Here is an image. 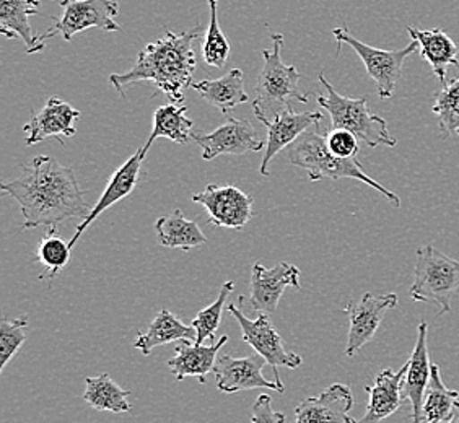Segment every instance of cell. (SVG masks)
Segmentation results:
<instances>
[{
    "mask_svg": "<svg viewBox=\"0 0 459 423\" xmlns=\"http://www.w3.org/2000/svg\"><path fill=\"white\" fill-rule=\"evenodd\" d=\"M0 189L20 205L23 229H53L72 219L85 220L91 211L74 169L48 155L22 165V173L4 181Z\"/></svg>",
    "mask_w": 459,
    "mask_h": 423,
    "instance_id": "obj_1",
    "label": "cell"
},
{
    "mask_svg": "<svg viewBox=\"0 0 459 423\" xmlns=\"http://www.w3.org/2000/svg\"><path fill=\"white\" fill-rule=\"evenodd\" d=\"M201 36L203 27L199 25L186 33L167 31L157 41L145 46L131 71L111 73L109 83L121 97H126V87L139 82H151L160 93L171 99V103H185V90L193 85L197 65L195 43L201 39Z\"/></svg>",
    "mask_w": 459,
    "mask_h": 423,
    "instance_id": "obj_2",
    "label": "cell"
},
{
    "mask_svg": "<svg viewBox=\"0 0 459 423\" xmlns=\"http://www.w3.org/2000/svg\"><path fill=\"white\" fill-rule=\"evenodd\" d=\"M287 160L293 167L305 169L313 183H319L323 179L337 181L342 177H349V179L360 181V183H365L373 189H377L396 209L401 207L399 195L380 185L377 179L368 177L359 160L339 159L336 155H333L327 149L326 135L319 133L318 129L311 127L293 142L287 149Z\"/></svg>",
    "mask_w": 459,
    "mask_h": 423,
    "instance_id": "obj_3",
    "label": "cell"
},
{
    "mask_svg": "<svg viewBox=\"0 0 459 423\" xmlns=\"http://www.w3.org/2000/svg\"><path fill=\"white\" fill-rule=\"evenodd\" d=\"M271 38L273 47L263 51L264 65L257 77L256 99L253 103L255 116L261 123L290 108L291 101H308V97L299 89L303 75L295 65H287L282 61L283 36L277 33Z\"/></svg>",
    "mask_w": 459,
    "mask_h": 423,
    "instance_id": "obj_4",
    "label": "cell"
},
{
    "mask_svg": "<svg viewBox=\"0 0 459 423\" xmlns=\"http://www.w3.org/2000/svg\"><path fill=\"white\" fill-rule=\"evenodd\" d=\"M319 82L326 90V95H319L316 99L318 105L331 116L333 129L351 131L359 137V141L365 142L371 149L380 145H398V141L389 134L386 119L371 113L367 97L347 98L339 95L325 73H319Z\"/></svg>",
    "mask_w": 459,
    "mask_h": 423,
    "instance_id": "obj_5",
    "label": "cell"
},
{
    "mask_svg": "<svg viewBox=\"0 0 459 423\" xmlns=\"http://www.w3.org/2000/svg\"><path fill=\"white\" fill-rule=\"evenodd\" d=\"M414 273L411 298L437 305L440 315L450 313L453 297L459 291V259L425 245L417 249Z\"/></svg>",
    "mask_w": 459,
    "mask_h": 423,
    "instance_id": "obj_6",
    "label": "cell"
},
{
    "mask_svg": "<svg viewBox=\"0 0 459 423\" xmlns=\"http://www.w3.org/2000/svg\"><path fill=\"white\" fill-rule=\"evenodd\" d=\"M333 35L337 41V54L341 53L342 45L351 46L353 51L359 54L367 69V73L377 83V91L381 99H389L394 95L398 80L403 75L404 61L411 54L419 53V43L414 39L406 47L398 51H385V49L365 45L360 39L351 35L344 27L334 28Z\"/></svg>",
    "mask_w": 459,
    "mask_h": 423,
    "instance_id": "obj_7",
    "label": "cell"
},
{
    "mask_svg": "<svg viewBox=\"0 0 459 423\" xmlns=\"http://www.w3.org/2000/svg\"><path fill=\"white\" fill-rule=\"evenodd\" d=\"M62 17L54 18V27L43 35H38V45L41 51L46 43L54 36L61 35L65 41L90 28H98L101 31H121L115 17L119 13V4L116 0H59Z\"/></svg>",
    "mask_w": 459,
    "mask_h": 423,
    "instance_id": "obj_8",
    "label": "cell"
},
{
    "mask_svg": "<svg viewBox=\"0 0 459 423\" xmlns=\"http://www.w3.org/2000/svg\"><path fill=\"white\" fill-rule=\"evenodd\" d=\"M229 313L238 321L243 341L247 345H251L255 349V352L264 357L267 365H271L274 368L275 381L281 383V375L277 371L279 367L289 368V370H295L301 367L303 358L297 353L289 352L283 347L282 337L275 331L271 319H269V315L259 313L256 319H249L233 303L229 305Z\"/></svg>",
    "mask_w": 459,
    "mask_h": 423,
    "instance_id": "obj_9",
    "label": "cell"
},
{
    "mask_svg": "<svg viewBox=\"0 0 459 423\" xmlns=\"http://www.w3.org/2000/svg\"><path fill=\"white\" fill-rule=\"evenodd\" d=\"M398 295H373L365 293L360 300H351L344 306V313L349 316V335L345 355L353 357L360 349L370 342L378 332L383 316L388 309L398 306Z\"/></svg>",
    "mask_w": 459,
    "mask_h": 423,
    "instance_id": "obj_10",
    "label": "cell"
},
{
    "mask_svg": "<svg viewBox=\"0 0 459 423\" xmlns=\"http://www.w3.org/2000/svg\"><path fill=\"white\" fill-rule=\"evenodd\" d=\"M193 201L201 203L211 223L221 229H243L255 215L253 195L235 186L209 185L193 195Z\"/></svg>",
    "mask_w": 459,
    "mask_h": 423,
    "instance_id": "obj_11",
    "label": "cell"
},
{
    "mask_svg": "<svg viewBox=\"0 0 459 423\" xmlns=\"http://www.w3.org/2000/svg\"><path fill=\"white\" fill-rule=\"evenodd\" d=\"M229 121L221 124L209 134H191V139L203 149V159L212 161L221 155H245L249 151H261L265 149V142L259 141L256 129L249 119L227 117Z\"/></svg>",
    "mask_w": 459,
    "mask_h": 423,
    "instance_id": "obj_12",
    "label": "cell"
},
{
    "mask_svg": "<svg viewBox=\"0 0 459 423\" xmlns=\"http://www.w3.org/2000/svg\"><path fill=\"white\" fill-rule=\"evenodd\" d=\"M267 365L264 357L259 353L233 358L230 355H221L213 367L217 389L225 394H235L251 389H271L282 394L285 388L279 381H271L263 375Z\"/></svg>",
    "mask_w": 459,
    "mask_h": 423,
    "instance_id": "obj_13",
    "label": "cell"
},
{
    "mask_svg": "<svg viewBox=\"0 0 459 423\" xmlns=\"http://www.w3.org/2000/svg\"><path fill=\"white\" fill-rule=\"evenodd\" d=\"M300 269L289 263H281L273 269H267L261 263L253 265L251 271V295L249 305L256 313L274 315L282 298L283 291L289 287L300 289Z\"/></svg>",
    "mask_w": 459,
    "mask_h": 423,
    "instance_id": "obj_14",
    "label": "cell"
},
{
    "mask_svg": "<svg viewBox=\"0 0 459 423\" xmlns=\"http://www.w3.org/2000/svg\"><path fill=\"white\" fill-rule=\"evenodd\" d=\"M323 119V115L318 111H305L295 113L290 108L283 109L273 119L263 121L267 127V141H265L264 157L261 161V175H269V163L274 160L275 155L283 149H289L293 142L300 135L307 133L311 127Z\"/></svg>",
    "mask_w": 459,
    "mask_h": 423,
    "instance_id": "obj_15",
    "label": "cell"
},
{
    "mask_svg": "<svg viewBox=\"0 0 459 423\" xmlns=\"http://www.w3.org/2000/svg\"><path fill=\"white\" fill-rule=\"evenodd\" d=\"M145 155H147V151H143V147H141L131 159L124 161L123 165L116 169L113 177H109V181H108L107 189L103 191V194L98 199V203L91 207L89 217L85 220L79 221V225L75 229V235L69 241L72 249L77 245V241L83 235V231L89 229L90 225L97 220L103 212L108 211L116 203H119V201H123L126 197L133 194L134 189L137 187L139 181H141L142 161L145 159Z\"/></svg>",
    "mask_w": 459,
    "mask_h": 423,
    "instance_id": "obj_16",
    "label": "cell"
},
{
    "mask_svg": "<svg viewBox=\"0 0 459 423\" xmlns=\"http://www.w3.org/2000/svg\"><path fill=\"white\" fill-rule=\"evenodd\" d=\"M79 117V109L72 108L67 101H62L61 98L57 97L49 98L45 108L39 111V115L31 116L30 123L23 125V131L27 134L25 143L31 147L49 137H54L61 145H65L62 137L75 135V121Z\"/></svg>",
    "mask_w": 459,
    "mask_h": 423,
    "instance_id": "obj_17",
    "label": "cell"
},
{
    "mask_svg": "<svg viewBox=\"0 0 459 423\" xmlns=\"http://www.w3.org/2000/svg\"><path fill=\"white\" fill-rule=\"evenodd\" d=\"M352 391L347 384H331L319 396L301 401L295 409V423H355Z\"/></svg>",
    "mask_w": 459,
    "mask_h": 423,
    "instance_id": "obj_18",
    "label": "cell"
},
{
    "mask_svg": "<svg viewBox=\"0 0 459 423\" xmlns=\"http://www.w3.org/2000/svg\"><path fill=\"white\" fill-rule=\"evenodd\" d=\"M429 326L427 323H420L417 326V342H415L412 355L407 362L406 378L403 384L404 399L411 402L412 409V423H424L422 420V406H424L425 391L432 378V365L429 357Z\"/></svg>",
    "mask_w": 459,
    "mask_h": 423,
    "instance_id": "obj_19",
    "label": "cell"
},
{
    "mask_svg": "<svg viewBox=\"0 0 459 423\" xmlns=\"http://www.w3.org/2000/svg\"><path fill=\"white\" fill-rule=\"evenodd\" d=\"M407 363L399 371L386 368L381 371L375 379L373 386H367L370 401L367 406V412L360 420L355 423H381L393 414H396L399 407L406 401L403 394V384L406 378Z\"/></svg>",
    "mask_w": 459,
    "mask_h": 423,
    "instance_id": "obj_20",
    "label": "cell"
},
{
    "mask_svg": "<svg viewBox=\"0 0 459 423\" xmlns=\"http://www.w3.org/2000/svg\"><path fill=\"white\" fill-rule=\"evenodd\" d=\"M229 342V335H221L215 344H191V341H183L175 349V357L169 358V371L178 381L185 378H197L205 383V376L213 371L217 363V355L221 347Z\"/></svg>",
    "mask_w": 459,
    "mask_h": 423,
    "instance_id": "obj_21",
    "label": "cell"
},
{
    "mask_svg": "<svg viewBox=\"0 0 459 423\" xmlns=\"http://www.w3.org/2000/svg\"><path fill=\"white\" fill-rule=\"evenodd\" d=\"M407 33L419 43V54L430 64L437 79L440 80L443 85H446L448 67L455 65L459 69V49L456 43L443 31L442 28L419 30V28L407 27Z\"/></svg>",
    "mask_w": 459,
    "mask_h": 423,
    "instance_id": "obj_22",
    "label": "cell"
},
{
    "mask_svg": "<svg viewBox=\"0 0 459 423\" xmlns=\"http://www.w3.org/2000/svg\"><path fill=\"white\" fill-rule=\"evenodd\" d=\"M41 0H0V33L9 39H20L25 45V53L41 51L38 38L28 18L38 13Z\"/></svg>",
    "mask_w": 459,
    "mask_h": 423,
    "instance_id": "obj_23",
    "label": "cell"
},
{
    "mask_svg": "<svg viewBox=\"0 0 459 423\" xmlns=\"http://www.w3.org/2000/svg\"><path fill=\"white\" fill-rule=\"evenodd\" d=\"M199 93V97L209 105L217 108L221 115L230 117V113L237 106L247 103V90H245V75L239 69L230 71L217 80H203L191 85Z\"/></svg>",
    "mask_w": 459,
    "mask_h": 423,
    "instance_id": "obj_24",
    "label": "cell"
},
{
    "mask_svg": "<svg viewBox=\"0 0 459 423\" xmlns=\"http://www.w3.org/2000/svg\"><path fill=\"white\" fill-rule=\"evenodd\" d=\"M177 341H195V329L185 324L179 317L175 316L169 309H161L153 317L149 329L145 332H139L134 342V349L141 350L145 357L151 355L152 350L160 345L171 344Z\"/></svg>",
    "mask_w": 459,
    "mask_h": 423,
    "instance_id": "obj_25",
    "label": "cell"
},
{
    "mask_svg": "<svg viewBox=\"0 0 459 423\" xmlns=\"http://www.w3.org/2000/svg\"><path fill=\"white\" fill-rule=\"evenodd\" d=\"M155 231L160 245L169 249L189 251L193 247L205 246L209 243L199 223L186 219L179 209L169 215L160 217L155 221Z\"/></svg>",
    "mask_w": 459,
    "mask_h": 423,
    "instance_id": "obj_26",
    "label": "cell"
},
{
    "mask_svg": "<svg viewBox=\"0 0 459 423\" xmlns=\"http://www.w3.org/2000/svg\"><path fill=\"white\" fill-rule=\"evenodd\" d=\"M187 106L169 103V105L160 106L153 113V125L149 141L145 143L143 151H151L153 142L165 137L169 141L177 142L179 145H187L191 139V134L195 129V123L186 116Z\"/></svg>",
    "mask_w": 459,
    "mask_h": 423,
    "instance_id": "obj_27",
    "label": "cell"
},
{
    "mask_svg": "<svg viewBox=\"0 0 459 423\" xmlns=\"http://www.w3.org/2000/svg\"><path fill=\"white\" fill-rule=\"evenodd\" d=\"M129 394L131 391L121 388L108 373H101L98 376H89L85 379L83 401L101 412H113V414L131 412L133 406L127 401Z\"/></svg>",
    "mask_w": 459,
    "mask_h": 423,
    "instance_id": "obj_28",
    "label": "cell"
},
{
    "mask_svg": "<svg viewBox=\"0 0 459 423\" xmlns=\"http://www.w3.org/2000/svg\"><path fill=\"white\" fill-rule=\"evenodd\" d=\"M459 401V391L448 389L443 383L442 373L437 363L432 365V378L425 391L422 420L424 423H445L451 419Z\"/></svg>",
    "mask_w": 459,
    "mask_h": 423,
    "instance_id": "obj_29",
    "label": "cell"
},
{
    "mask_svg": "<svg viewBox=\"0 0 459 423\" xmlns=\"http://www.w3.org/2000/svg\"><path fill=\"white\" fill-rule=\"evenodd\" d=\"M72 247L69 243H65L59 237V231L56 227L48 229L45 237L39 239L38 246H36V255L33 257L35 263L45 267L46 273L41 275L39 279H48L49 282H53L57 277V273L61 272L65 265L71 261Z\"/></svg>",
    "mask_w": 459,
    "mask_h": 423,
    "instance_id": "obj_30",
    "label": "cell"
},
{
    "mask_svg": "<svg viewBox=\"0 0 459 423\" xmlns=\"http://www.w3.org/2000/svg\"><path fill=\"white\" fill-rule=\"evenodd\" d=\"M209 4V27L207 33L204 36L203 41V57L204 62L215 69L225 67L229 61L231 47H230L227 36L221 31V23H219V0H207Z\"/></svg>",
    "mask_w": 459,
    "mask_h": 423,
    "instance_id": "obj_31",
    "label": "cell"
},
{
    "mask_svg": "<svg viewBox=\"0 0 459 423\" xmlns=\"http://www.w3.org/2000/svg\"><path fill=\"white\" fill-rule=\"evenodd\" d=\"M233 290H235L233 281L223 283L217 300L213 301L212 305H209L207 308L201 309L197 313V316L193 319L191 326L195 329V344H205L207 341L212 342L215 339L217 331L221 327V316H223V305Z\"/></svg>",
    "mask_w": 459,
    "mask_h": 423,
    "instance_id": "obj_32",
    "label": "cell"
},
{
    "mask_svg": "<svg viewBox=\"0 0 459 423\" xmlns=\"http://www.w3.org/2000/svg\"><path fill=\"white\" fill-rule=\"evenodd\" d=\"M432 111L445 137L459 135V79L448 82L433 98Z\"/></svg>",
    "mask_w": 459,
    "mask_h": 423,
    "instance_id": "obj_33",
    "label": "cell"
},
{
    "mask_svg": "<svg viewBox=\"0 0 459 423\" xmlns=\"http://www.w3.org/2000/svg\"><path fill=\"white\" fill-rule=\"evenodd\" d=\"M27 316H18L12 321L5 317L0 321V373H4L10 360L17 357L20 349L27 342Z\"/></svg>",
    "mask_w": 459,
    "mask_h": 423,
    "instance_id": "obj_34",
    "label": "cell"
},
{
    "mask_svg": "<svg viewBox=\"0 0 459 423\" xmlns=\"http://www.w3.org/2000/svg\"><path fill=\"white\" fill-rule=\"evenodd\" d=\"M326 145L329 151L339 159H357L360 151L359 137L345 129H333L327 133Z\"/></svg>",
    "mask_w": 459,
    "mask_h": 423,
    "instance_id": "obj_35",
    "label": "cell"
},
{
    "mask_svg": "<svg viewBox=\"0 0 459 423\" xmlns=\"http://www.w3.org/2000/svg\"><path fill=\"white\" fill-rule=\"evenodd\" d=\"M287 417L282 412H275L273 397L259 394L251 407V423H285Z\"/></svg>",
    "mask_w": 459,
    "mask_h": 423,
    "instance_id": "obj_36",
    "label": "cell"
},
{
    "mask_svg": "<svg viewBox=\"0 0 459 423\" xmlns=\"http://www.w3.org/2000/svg\"><path fill=\"white\" fill-rule=\"evenodd\" d=\"M446 423H459V401L456 402V406H455V410H453V414H451V419Z\"/></svg>",
    "mask_w": 459,
    "mask_h": 423,
    "instance_id": "obj_37",
    "label": "cell"
}]
</instances>
